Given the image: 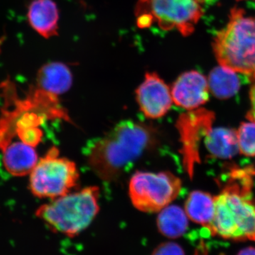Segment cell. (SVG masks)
Returning a JSON list of instances; mask_svg holds the SVG:
<instances>
[{"mask_svg":"<svg viewBox=\"0 0 255 255\" xmlns=\"http://www.w3.org/2000/svg\"><path fill=\"white\" fill-rule=\"evenodd\" d=\"M219 195L208 230L234 241L255 242V198L251 170L233 169Z\"/></svg>","mask_w":255,"mask_h":255,"instance_id":"6da1fadb","label":"cell"},{"mask_svg":"<svg viewBox=\"0 0 255 255\" xmlns=\"http://www.w3.org/2000/svg\"><path fill=\"white\" fill-rule=\"evenodd\" d=\"M153 131L145 124L124 121L87 148V162L102 180L111 182L153 144Z\"/></svg>","mask_w":255,"mask_h":255,"instance_id":"7a4b0ae2","label":"cell"},{"mask_svg":"<svg viewBox=\"0 0 255 255\" xmlns=\"http://www.w3.org/2000/svg\"><path fill=\"white\" fill-rule=\"evenodd\" d=\"M213 48L220 65L255 82V16L233 8L226 27L215 36Z\"/></svg>","mask_w":255,"mask_h":255,"instance_id":"3957f363","label":"cell"},{"mask_svg":"<svg viewBox=\"0 0 255 255\" xmlns=\"http://www.w3.org/2000/svg\"><path fill=\"white\" fill-rule=\"evenodd\" d=\"M99 198L98 187L85 188L41 206L36 215L53 232L75 237L91 224L98 214Z\"/></svg>","mask_w":255,"mask_h":255,"instance_id":"277c9868","label":"cell"},{"mask_svg":"<svg viewBox=\"0 0 255 255\" xmlns=\"http://www.w3.org/2000/svg\"><path fill=\"white\" fill-rule=\"evenodd\" d=\"M204 1L140 0L136 8L137 24L145 28L155 23L162 29H176L183 36H189L202 16Z\"/></svg>","mask_w":255,"mask_h":255,"instance_id":"5b68a950","label":"cell"},{"mask_svg":"<svg viewBox=\"0 0 255 255\" xmlns=\"http://www.w3.org/2000/svg\"><path fill=\"white\" fill-rule=\"evenodd\" d=\"M30 189L39 198L57 199L66 195L76 187L79 173L76 164L59 157V150L53 147L38 161L32 169Z\"/></svg>","mask_w":255,"mask_h":255,"instance_id":"8992f818","label":"cell"},{"mask_svg":"<svg viewBox=\"0 0 255 255\" xmlns=\"http://www.w3.org/2000/svg\"><path fill=\"white\" fill-rule=\"evenodd\" d=\"M182 181L169 172H137L129 183L132 205L145 213H155L169 206L180 194Z\"/></svg>","mask_w":255,"mask_h":255,"instance_id":"52a82bcc","label":"cell"},{"mask_svg":"<svg viewBox=\"0 0 255 255\" xmlns=\"http://www.w3.org/2000/svg\"><path fill=\"white\" fill-rule=\"evenodd\" d=\"M215 119L213 112L196 109L183 114L178 119L177 128L182 142L183 164L189 177L194 175V167L200 162L199 147L201 140L212 128Z\"/></svg>","mask_w":255,"mask_h":255,"instance_id":"ba28073f","label":"cell"},{"mask_svg":"<svg viewBox=\"0 0 255 255\" xmlns=\"http://www.w3.org/2000/svg\"><path fill=\"white\" fill-rule=\"evenodd\" d=\"M136 100L144 115L152 119L165 115L173 103L169 87L155 73H146L145 80L136 90Z\"/></svg>","mask_w":255,"mask_h":255,"instance_id":"9c48e42d","label":"cell"},{"mask_svg":"<svg viewBox=\"0 0 255 255\" xmlns=\"http://www.w3.org/2000/svg\"><path fill=\"white\" fill-rule=\"evenodd\" d=\"M209 82L196 70L181 75L172 85L173 103L188 111L196 110L209 100Z\"/></svg>","mask_w":255,"mask_h":255,"instance_id":"30bf717a","label":"cell"},{"mask_svg":"<svg viewBox=\"0 0 255 255\" xmlns=\"http://www.w3.org/2000/svg\"><path fill=\"white\" fill-rule=\"evenodd\" d=\"M32 28L46 38L58 34L59 11L53 0H33L28 10Z\"/></svg>","mask_w":255,"mask_h":255,"instance_id":"8fae6325","label":"cell"},{"mask_svg":"<svg viewBox=\"0 0 255 255\" xmlns=\"http://www.w3.org/2000/svg\"><path fill=\"white\" fill-rule=\"evenodd\" d=\"M38 88L58 96L68 92L73 84V75L65 64L49 63L43 65L37 75Z\"/></svg>","mask_w":255,"mask_h":255,"instance_id":"7c38bea8","label":"cell"},{"mask_svg":"<svg viewBox=\"0 0 255 255\" xmlns=\"http://www.w3.org/2000/svg\"><path fill=\"white\" fill-rule=\"evenodd\" d=\"M5 168L13 176L31 173L38 162L35 147L21 143H12L2 149Z\"/></svg>","mask_w":255,"mask_h":255,"instance_id":"4fadbf2b","label":"cell"},{"mask_svg":"<svg viewBox=\"0 0 255 255\" xmlns=\"http://www.w3.org/2000/svg\"><path fill=\"white\" fill-rule=\"evenodd\" d=\"M208 151L220 159H231L239 152L237 130L226 128H211L204 137Z\"/></svg>","mask_w":255,"mask_h":255,"instance_id":"5bb4252c","label":"cell"},{"mask_svg":"<svg viewBox=\"0 0 255 255\" xmlns=\"http://www.w3.org/2000/svg\"><path fill=\"white\" fill-rule=\"evenodd\" d=\"M184 211L189 220L207 228L214 218L215 197L209 193L193 191L186 201Z\"/></svg>","mask_w":255,"mask_h":255,"instance_id":"9a60e30c","label":"cell"},{"mask_svg":"<svg viewBox=\"0 0 255 255\" xmlns=\"http://www.w3.org/2000/svg\"><path fill=\"white\" fill-rule=\"evenodd\" d=\"M159 231L165 237L178 238L187 231L189 218L179 206L169 205L159 211L157 220Z\"/></svg>","mask_w":255,"mask_h":255,"instance_id":"2e32d148","label":"cell"},{"mask_svg":"<svg viewBox=\"0 0 255 255\" xmlns=\"http://www.w3.org/2000/svg\"><path fill=\"white\" fill-rule=\"evenodd\" d=\"M208 82L211 93L222 100L236 95L241 87L237 73L221 65L211 70Z\"/></svg>","mask_w":255,"mask_h":255,"instance_id":"e0dca14e","label":"cell"},{"mask_svg":"<svg viewBox=\"0 0 255 255\" xmlns=\"http://www.w3.org/2000/svg\"><path fill=\"white\" fill-rule=\"evenodd\" d=\"M239 152L248 157L255 156V122L242 124L237 130Z\"/></svg>","mask_w":255,"mask_h":255,"instance_id":"ac0fdd59","label":"cell"},{"mask_svg":"<svg viewBox=\"0 0 255 255\" xmlns=\"http://www.w3.org/2000/svg\"><path fill=\"white\" fill-rule=\"evenodd\" d=\"M152 255H185L182 247L177 243H165L159 245Z\"/></svg>","mask_w":255,"mask_h":255,"instance_id":"d6986e66","label":"cell"},{"mask_svg":"<svg viewBox=\"0 0 255 255\" xmlns=\"http://www.w3.org/2000/svg\"><path fill=\"white\" fill-rule=\"evenodd\" d=\"M250 100H251V109L247 114L246 117L250 122H255V82L251 87L250 92Z\"/></svg>","mask_w":255,"mask_h":255,"instance_id":"ffe728a7","label":"cell"},{"mask_svg":"<svg viewBox=\"0 0 255 255\" xmlns=\"http://www.w3.org/2000/svg\"><path fill=\"white\" fill-rule=\"evenodd\" d=\"M237 255H255V248L248 247L238 253Z\"/></svg>","mask_w":255,"mask_h":255,"instance_id":"44dd1931","label":"cell"}]
</instances>
